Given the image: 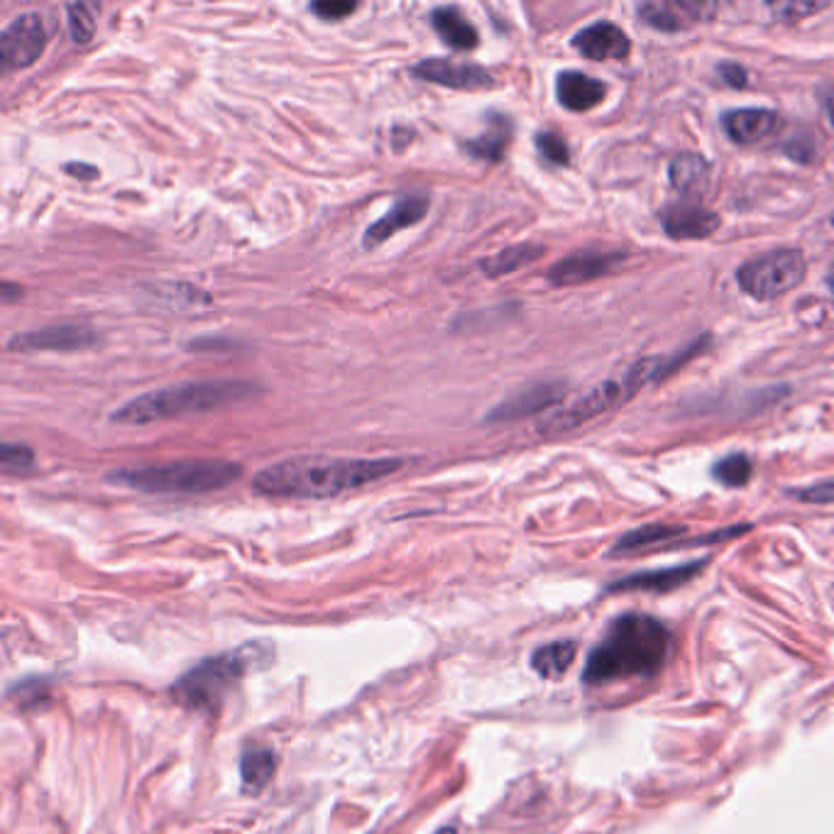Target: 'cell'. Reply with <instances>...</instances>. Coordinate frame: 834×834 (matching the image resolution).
<instances>
[{
    "instance_id": "4316f807",
    "label": "cell",
    "mask_w": 834,
    "mask_h": 834,
    "mask_svg": "<svg viewBox=\"0 0 834 834\" xmlns=\"http://www.w3.org/2000/svg\"><path fill=\"white\" fill-rule=\"evenodd\" d=\"M751 460L746 453H729L712 465V477L724 487H746L751 480Z\"/></svg>"
},
{
    "instance_id": "d6986e66",
    "label": "cell",
    "mask_w": 834,
    "mask_h": 834,
    "mask_svg": "<svg viewBox=\"0 0 834 834\" xmlns=\"http://www.w3.org/2000/svg\"><path fill=\"white\" fill-rule=\"evenodd\" d=\"M607 96V86L583 71H561L556 79L558 103L570 113H587L600 106Z\"/></svg>"
},
{
    "instance_id": "ab89813d",
    "label": "cell",
    "mask_w": 834,
    "mask_h": 834,
    "mask_svg": "<svg viewBox=\"0 0 834 834\" xmlns=\"http://www.w3.org/2000/svg\"><path fill=\"white\" fill-rule=\"evenodd\" d=\"M832 226H834V216H832Z\"/></svg>"
},
{
    "instance_id": "f1b7e54d",
    "label": "cell",
    "mask_w": 834,
    "mask_h": 834,
    "mask_svg": "<svg viewBox=\"0 0 834 834\" xmlns=\"http://www.w3.org/2000/svg\"><path fill=\"white\" fill-rule=\"evenodd\" d=\"M534 142H536V150L541 152V157L546 159V162L556 164V167H565V164L570 162L568 142H565L558 133H551V130H541V133H536Z\"/></svg>"
},
{
    "instance_id": "4fadbf2b",
    "label": "cell",
    "mask_w": 834,
    "mask_h": 834,
    "mask_svg": "<svg viewBox=\"0 0 834 834\" xmlns=\"http://www.w3.org/2000/svg\"><path fill=\"white\" fill-rule=\"evenodd\" d=\"M431 201L421 194H404L394 201V206L389 208L387 213L377 223H372L370 228L362 235V248L375 250L380 248L382 243H387L389 238H394L402 230L416 226L426 218L429 213Z\"/></svg>"
},
{
    "instance_id": "f546056e",
    "label": "cell",
    "mask_w": 834,
    "mask_h": 834,
    "mask_svg": "<svg viewBox=\"0 0 834 834\" xmlns=\"http://www.w3.org/2000/svg\"><path fill=\"white\" fill-rule=\"evenodd\" d=\"M0 465L5 473H25L35 465V453L20 443H3L0 448Z\"/></svg>"
},
{
    "instance_id": "d590c367",
    "label": "cell",
    "mask_w": 834,
    "mask_h": 834,
    "mask_svg": "<svg viewBox=\"0 0 834 834\" xmlns=\"http://www.w3.org/2000/svg\"><path fill=\"white\" fill-rule=\"evenodd\" d=\"M67 172L74 174L76 179H96L98 177V169L96 167H86V164H67Z\"/></svg>"
},
{
    "instance_id": "d4e9b609",
    "label": "cell",
    "mask_w": 834,
    "mask_h": 834,
    "mask_svg": "<svg viewBox=\"0 0 834 834\" xmlns=\"http://www.w3.org/2000/svg\"><path fill=\"white\" fill-rule=\"evenodd\" d=\"M575 654H578L575 641H553V644H546L534 651V656H531V668H534L541 678H561L563 673L573 666Z\"/></svg>"
},
{
    "instance_id": "7a4b0ae2",
    "label": "cell",
    "mask_w": 834,
    "mask_h": 834,
    "mask_svg": "<svg viewBox=\"0 0 834 834\" xmlns=\"http://www.w3.org/2000/svg\"><path fill=\"white\" fill-rule=\"evenodd\" d=\"M404 465L399 458H328L299 455L279 460L260 470L252 482L255 492L284 499H328L358 490L370 482L397 473Z\"/></svg>"
},
{
    "instance_id": "9c48e42d",
    "label": "cell",
    "mask_w": 834,
    "mask_h": 834,
    "mask_svg": "<svg viewBox=\"0 0 834 834\" xmlns=\"http://www.w3.org/2000/svg\"><path fill=\"white\" fill-rule=\"evenodd\" d=\"M98 343V333L81 323H62V326H47L40 331L15 333L8 340V350L13 353H40V350H52V353H79L89 350Z\"/></svg>"
},
{
    "instance_id": "e575fe53",
    "label": "cell",
    "mask_w": 834,
    "mask_h": 834,
    "mask_svg": "<svg viewBox=\"0 0 834 834\" xmlns=\"http://www.w3.org/2000/svg\"><path fill=\"white\" fill-rule=\"evenodd\" d=\"M717 71H720V79L729 86V89H744L746 81H749V74H746V69L742 67V64L722 62L720 67H717Z\"/></svg>"
},
{
    "instance_id": "cb8c5ba5",
    "label": "cell",
    "mask_w": 834,
    "mask_h": 834,
    "mask_svg": "<svg viewBox=\"0 0 834 834\" xmlns=\"http://www.w3.org/2000/svg\"><path fill=\"white\" fill-rule=\"evenodd\" d=\"M543 252H546L543 250V245H534V243L512 245V248H504L502 252H497V255L482 260L480 270L492 279L507 277V274H514V272L524 270V267H529L531 262L539 260Z\"/></svg>"
},
{
    "instance_id": "30bf717a",
    "label": "cell",
    "mask_w": 834,
    "mask_h": 834,
    "mask_svg": "<svg viewBox=\"0 0 834 834\" xmlns=\"http://www.w3.org/2000/svg\"><path fill=\"white\" fill-rule=\"evenodd\" d=\"M627 255L624 252H600V250H580L573 255L563 257L561 262L548 270V282L553 287H578V284L595 282V279L609 277L624 265Z\"/></svg>"
},
{
    "instance_id": "44dd1931",
    "label": "cell",
    "mask_w": 834,
    "mask_h": 834,
    "mask_svg": "<svg viewBox=\"0 0 834 834\" xmlns=\"http://www.w3.org/2000/svg\"><path fill=\"white\" fill-rule=\"evenodd\" d=\"M512 135H514L512 118L499 111H490L485 115V130H482L475 140H470L468 145H465V150L477 159L499 162V159L504 157V152H507L509 142H512Z\"/></svg>"
},
{
    "instance_id": "7c38bea8",
    "label": "cell",
    "mask_w": 834,
    "mask_h": 834,
    "mask_svg": "<svg viewBox=\"0 0 834 834\" xmlns=\"http://www.w3.org/2000/svg\"><path fill=\"white\" fill-rule=\"evenodd\" d=\"M641 23L658 32H683L698 23L715 18L712 3H688V0H649L636 8Z\"/></svg>"
},
{
    "instance_id": "5bb4252c",
    "label": "cell",
    "mask_w": 834,
    "mask_h": 834,
    "mask_svg": "<svg viewBox=\"0 0 834 834\" xmlns=\"http://www.w3.org/2000/svg\"><path fill=\"white\" fill-rule=\"evenodd\" d=\"M563 397H565L563 382L531 384V387L521 389V392L504 399L502 404H497L495 409L485 416V421H492V424H504V421L524 419V416L551 409V406H556Z\"/></svg>"
},
{
    "instance_id": "ba28073f",
    "label": "cell",
    "mask_w": 834,
    "mask_h": 834,
    "mask_svg": "<svg viewBox=\"0 0 834 834\" xmlns=\"http://www.w3.org/2000/svg\"><path fill=\"white\" fill-rule=\"evenodd\" d=\"M47 30L37 13L18 15L0 35V67L15 71L32 67L45 54Z\"/></svg>"
},
{
    "instance_id": "4dcf8cb0",
    "label": "cell",
    "mask_w": 834,
    "mask_h": 834,
    "mask_svg": "<svg viewBox=\"0 0 834 834\" xmlns=\"http://www.w3.org/2000/svg\"><path fill=\"white\" fill-rule=\"evenodd\" d=\"M788 495L808 504H834V477L832 480L817 482V485L803 487V490H788Z\"/></svg>"
},
{
    "instance_id": "8992f818",
    "label": "cell",
    "mask_w": 834,
    "mask_h": 834,
    "mask_svg": "<svg viewBox=\"0 0 834 834\" xmlns=\"http://www.w3.org/2000/svg\"><path fill=\"white\" fill-rule=\"evenodd\" d=\"M808 272V262L800 250H776L756 260L744 262L737 272L739 287L759 301L776 299L793 292Z\"/></svg>"
},
{
    "instance_id": "8fae6325",
    "label": "cell",
    "mask_w": 834,
    "mask_h": 834,
    "mask_svg": "<svg viewBox=\"0 0 834 834\" xmlns=\"http://www.w3.org/2000/svg\"><path fill=\"white\" fill-rule=\"evenodd\" d=\"M411 74L421 81H429V84L446 86V89L455 91H485L495 86V76L485 67H480V64L455 62V59L443 57L424 59L416 67H411Z\"/></svg>"
},
{
    "instance_id": "277c9868",
    "label": "cell",
    "mask_w": 834,
    "mask_h": 834,
    "mask_svg": "<svg viewBox=\"0 0 834 834\" xmlns=\"http://www.w3.org/2000/svg\"><path fill=\"white\" fill-rule=\"evenodd\" d=\"M272 658L274 649L270 641H255L243 649L206 658L172 685V698L186 710L211 715V712H218V707L228 698L230 690L243 680L245 673L270 666Z\"/></svg>"
},
{
    "instance_id": "7402d4cb",
    "label": "cell",
    "mask_w": 834,
    "mask_h": 834,
    "mask_svg": "<svg viewBox=\"0 0 834 834\" xmlns=\"http://www.w3.org/2000/svg\"><path fill=\"white\" fill-rule=\"evenodd\" d=\"M431 25L443 42L455 52H470L480 42L475 25L455 5H441L431 13Z\"/></svg>"
},
{
    "instance_id": "3957f363",
    "label": "cell",
    "mask_w": 834,
    "mask_h": 834,
    "mask_svg": "<svg viewBox=\"0 0 834 834\" xmlns=\"http://www.w3.org/2000/svg\"><path fill=\"white\" fill-rule=\"evenodd\" d=\"M255 384L243 380H206L184 382L174 387L155 389L142 397L130 399L111 414L113 424L142 426L155 421L181 419L189 414H206V411L226 409L255 397Z\"/></svg>"
},
{
    "instance_id": "1f68e13d",
    "label": "cell",
    "mask_w": 834,
    "mask_h": 834,
    "mask_svg": "<svg viewBox=\"0 0 834 834\" xmlns=\"http://www.w3.org/2000/svg\"><path fill=\"white\" fill-rule=\"evenodd\" d=\"M358 10V3H348V0H318L311 3V13L318 15L321 20H343Z\"/></svg>"
},
{
    "instance_id": "6da1fadb",
    "label": "cell",
    "mask_w": 834,
    "mask_h": 834,
    "mask_svg": "<svg viewBox=\"0 0 834 834\" xmlns=\"http://www.w3.org/2000/svg\"><path fill=\"white\" fill-rule=\"evenodd\" d=\"M673 634L651 614L627 612L612 619L605 636L592 646L583 668V683L590 688L654 678L671 656Z\"/></svg>"
},
{
    "instance_id": "836d02e7",
    "label": "cell",
    "mask_w": 834,
    "mask_h": 834,
    "mask_svg": "<svg viewBox=\"0 0 834 834\" xmlns=\"http://www.w3.org/2000/svg\"><path fill=\"white\" fill-rule=\"evenodd\" d=\"M825 8H827V3H786V5H778L776 13L781 15L783 20H788V23H798V20L820 13V10H825Z\"/></svg>"
},
{
    "instance_id": "83f0119b",
    "label": "cell",
    "mask_w": 834,
    "mask_h": 834,
    "mask_svg": "<svg viewBox=\"0 0 834 834\" xmlns=\"http://www.w3.org/2000/svg\"><path fill=\"white\" fill-rule=\"evenodd\" d=\"M67 18H69V32H71V37H74V42L86 45V42L93 40V35H96V8H93V5L69 3Z\"/></svg>"
},
{
    "instance_id": "484cf974",
    "label": "cell",
    "mask_w": 834,
    "mask_h": 834,
    "mask_svg": "<svg viewBox=\"0 0 834 834\" xmlns=\"http://www.w3.org/2000/svg\"><path fill=\"white\" fill-rule=\"evenodd\" d=\"M274 766L277 759L270 749H250L245 751L240 759V778H243V788L250 793H260L267 783L272 781Z\"/></svg>"
},
{
    "instance_id": "d6a6232c",
    "label": "cell",
    "mask_w": 834,
    "mask_h": 834,
    "mask_svg": "<svg viewBox=\"0 0 834 834\" xmlns=\"http://www.w3.org/2000/svg\"><path fill=\"white\" fill-rule=\"evenodd\" d=\"M783 152H786V155L793 159V162L810 164L812 159H815V142H812L810 135L788 137V142L783 145Z\"/></svg>"
},
{
    "instance_id": "9a60e30c",
    "label": "cell",
    "mask_w": 834,
    "mask_h": 834,
    "mask_svg": "<svg viewBox=\"0 0 834 834\" xmlns=\"http://www.w3.org/2000/svg\"><path fill=\"white\" fill-rule=\"evenodd\" d=\"M573 47L590 62H612V59H624L632 52L627 32L609 20H597V23L583 27L573 37Z\"/></svg>"
},
{
    "instance_id": "8d00e7d4",
    "label": "cell",
    "mask_w": 834,
    "mask_h": 834,
    "mask_svg": "<svg viewBox=\"0 0 834 834\" xmlns=\"http://www.w3.org/2000/svg\"><path fill=\"white\" fill-rule=\"evenodd\" d=\"M822 106H825L827 118H830V123L834 128V86H827L825 93H822Z\"/></svg>"
},
{
    "instance_id": "603a6c76",
    "label": "cell",
    "mask_w": 834,
    "mask_h": 834,
    "mask_svg": "<svg viewBox=\"0 0 834 834\" xmlns=\"http://www.w3.org/2000/svg\"><path fill=\"white\" fill-rule=\"evenodd\" d=\"M671 186L685 199H700L710 186V162L695 152H683L668 167Z\"/></svg>"
},
{
    "instance_id": "2e32d148",
    "label": "cell",
    "mask_w": 834,
    "mask_h": 834,
    "mask_svg": "<svg viewBox=\"0 0 834 834\" xmlns=\"http://www.w3.org/2000/svg\"><path fill=\"white\" fill-rule=\"evenodd\" d=\"M722 226L720 216L698 203H678L661 213V228L673 240H702L710 238Z\"/></svg>"
},
{
    "instance_id": "52a82bcc",
    "label": "cell",
    "mask_w": 834,
    "mask_h": 834,
    "mask_svg": "<svg viewBox=\"0 0 834 834\" xmlns=\"http://www.w3.org/2000/svg\"><path fill=\"white\" fill-rule=\"evenodd\" d=\"M634 394H636V389L632 387V382H629L627 377L597 384L595 389H590L585 397H580L578 402L570 404L568 409L556 411V414H551L548 419H543L539 424V433L541 436H561V433L580 429V426H585L587 421L597 419V416H602V414H609V411L627 404Z\"/></svg>"
},
{
    "instance_id": "e0dca14e",
    "label": "cell",
    "mask_w": 834,
    "mask_h": 834,
    "mask_svg": "<svg viewBox=\"0 0 834 834\" xmlns=\"http://www.w3.org/2000/svg\"><path fill=\"white\" fill-rule=\"evenodd\" d=\"M781 128L778 113L768 108H737L722 115V130L737 145H759Z\"/></svg>"
},
{
    "instance_id": "74e56055",
    "label": "cell",
    "mask_w": 834,
    "mask_h": 834,
    "mask_svg": "<svg viewBox=\"0 0 834 834\" xmlns=\"http://www.w3.org/2000/svg\"><path fill=\"white\" fill-rule=\"evenodd\" d=\"M18 296H23V289L13 287V284H10V282L3 284V301H5V304H10V301H15V299H18Z\"/></svg>"
},
{
    "instance_id": "ffe728a7",
    "label": "cell",
    "mask_w": 834,
    "mask_h": 834,
    "mask_svg": "<svg viewBox=\"0 0 834 834\" xmlns=\"http://www.w3.org/2000/svg\"><path fill=\"white\" fill-rule=\"evenodd\" d=\"M680 536H685V526L676 524H646L639 529L627 531L614 541L607 556H634V553L646 551V548H676Z\"/></svg>"
},
{
    "instance_id": "ac0fdd59",
    "label": "cell",
    "mask_w": 834,
    "mask_h": 834,
    "mask_svg": "<svg viewBox=\"0 0 834 834\" xmlns=\"http://www.w3.org/2000/svg\"><path fill=\"white\" fill-rule=\"evenodd\" d=\"M707 561H690L683 565H673V568L661 570H644V573L627 575L622 580H614L607 585L609 592H627V590H644V592H671L676 587H683L685 583L700 575L705 570Z\"/></svg>"
},
{
    "instance_id": "f35d334b",
    "label": "cell",
    "mask_w": 834,
    "mask_h": 834,
    "mask_svg": "<svg viewBox=\"0 0 834 834\" xmlns=\"http://www.w3.org/2000/svg\"><path fill=\"white\" fill-rule=\"evenodd\" d=\"M827 282H830V287H832V292H834V270L830 272V277H827Z\"/></svg>"
},
{
    "instance_id": "5b68a950",
    "label": "cell",
    "mask_w": 834,
    "mask_h": 834,
    "mask_svg": "<svg viewBox=\"0 0 834 834\" xmlns=\"http://www.w3.org/2000/svg\"><path fill=\"white\" fill-rule=\"evenodd\" d=\"M240 465L230 460H177V463L147 465V468L115 470L108 480L152 495H208L233 485Z\"/></svg>"
}]
</instances>
